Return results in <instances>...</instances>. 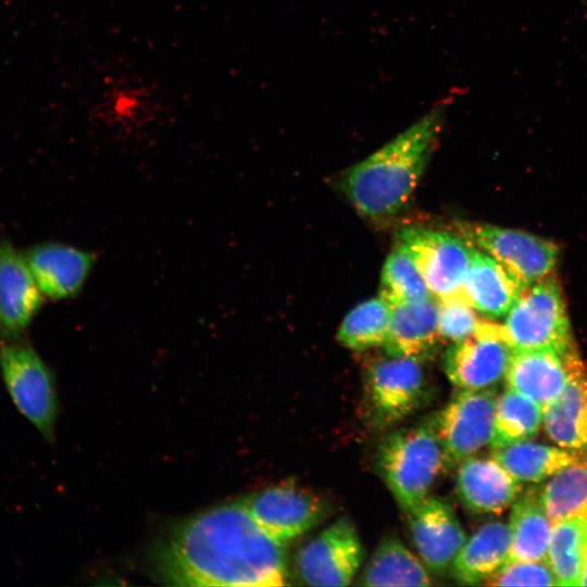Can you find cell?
I'll return each instance as SVG.
<instances>
[{
    "instance_id": "1",
    "label": "cell",
    "mask_w": 587,
    "mask_h": 587,
    "mask_svg": "<svg viewBox=\"0 0 587 587\" xmlns=\"http://www.w3.org/2000/svg\"><path fill=\"white\" fill-rule=\"evenodd\" d=\"M162 578L178 586H283L284 544L240 501L201 511L179 524L158 555Z\"/></svg>"
},
{
    "instance_id": "2",
    "label": "cell",
    "mask_w": 587,
    "mask_h": 587,
    "mask_svg": "<svg viewBox=\"0 0 587 587\" xmlns=\"http://www.w3.org/2000/svg\"><path fill=\"white\" fill-rule=\"evenodd\" d=\"M444 113L435 108L345 172L340 187L359 213L379 218L403 208L438 143Z\"/></svg>"
},
{
    "instance_id": "3",
    "label": "cell",
    "mask_w": 587,
    "mask_h": 587,
    "mask_svg": "<svg viewBox=\"0 0 587 587\" xmlns=\"http://www.w3.org/2000/svg\"><path fill=\"white\" fill-rule=\"evenodd\" d=\"M378 469L404 513L427 498L444 469L442 450L433 416L387 435L379 446Z\"/></svg>"
},
{
    "instance_id": "4",
    "label": "cell",
    "mask_w": 587,
    "mask_h": 587,
    "mask_svg": "<svg viewBox=\"0 0 587 587\" xmlns=\"http://www.w3.org/2000/svg\"><path fill=\"white\" fill-rule=\"evenodd\" d=\"M503 333L513 351L575 348L558 279L549 274L528 285L505 315Z\"/></svg>"
},
{
    "instance_id": "5",
    "label": "cell",
    "mask_w": 587,
    "mask_h": 587,
    "mask_svg": "<svg viewBox=\"0 0 587 587\" xmlns=\"http://www.w3.org/2000/svg\"><path fill=\"white\" fill-rule=\"evenodd\" d=\"M0 374L17 411L53 442L59 400L50 367L22 337L0 340Z\"/></svg>"
},
{
    "instance_id": "6",
    "label": "cell",
    "mask_w": 587,
    "mask_h": 587,
    "mask_svg": "<svg viewBox=\"0 0 587 587\" xmlns=\"http://www.w3.org/2000/svg\"><path fill=\"white\" fill-rule=\"evenodd\" d=\"M494 389H460L433 416L444 469H453L490 442L497 405Z\"/></svg>"
},
{
    "instance_id": "7",
    "label": "cell",
    "mask_w": 587,
    "mask_h": 587,
    "mask_svg": "<svg viewBox=\"0 0 587 587\" xmlns=\"http://www.w3.org/2000/svg\"><path fill=\"white\" fill-rule=\"evenodd\" d=\"M398 243L410 253L437 301L462 295L474 247L464 237L407 227L400 232Z\"/></svg>"
},
{
    "instance_id": "8",
    "label": "cell",
    "mask_w": 587,
    "mask_h": 587,
    "mask_svg": "<svg viewBox=\"0 0 587 587\" xmlns=\"http://www.w3.org/2000/svg\"><path fill=\"white\" fill-rule=\"evenodd\" d=\"M461 236L504 265L527 286L551 274L559 249L536 235L489 224H462Z\"/></svg>"
},
{
    "instance_id": "9",
    "label": "cell",
    "mask_w": 587,
    "mask_h": 587,
    "mask_svg": "<svg viewBox=\"0 0 587 587\" xmlns=\"http://www.w3.org/2000/svg\"><path fill=\"white\" fill-rule=\"evenodd\" d=\"M512 353L502 325L483 320L473 335L450 345L444 370L460 389H487L504 378Z\"/></svg>"
},
{
    "instance_id": "10",
    "label": "cell",
    "mask_w": 587,
    "mask_h": 587,
    "mask_svg": "<svg viewBox=\"0 0 587 587\" xmlns=\"http://www.w3.org/2000/svg\"><path fill=\"white\" fill-rule=\"evenodd\" d=\"M364 382L374 415L387 425L407 417L421 404L426 385L422 360L386 351L369 362Z\"/></svg>"
},
{
    "instance_id": "11",
    "label": "cell",
    "mask_w": 587,
    "mask_h": 587,
    "mask_svg": "<svg viewBox=\"0 0 587 587\" xmlns=\"http://www.w3.org/2000/svg\"><path fill=\"white\" fill-rule=\"evenodd\" d=\"M241 502L255 522L284 545L312 529L326 514L324 500L290 483L257 490Z\"/></svg>"
},
{
    "instance_id": "12",
    "label": "cell",
    "mask_w": 587,
    "mask_h": 587,
    "mask_svg": "<svg viewBox=\"0 0 587 587\" xmlns=\"http://www.w3.org/2000/svg\"><path fill=\"white\" fill-rule=\"evenodd\" d=\"M363 554L355 527L341 517L299 550L296 564L308 585L347 586L359 571Z\"/></svg>"
},
{
    "instance_id": "13",
    "label": "cell",
    "mask_w": 587,
    "mask_h": 587,
    "mask_svg": "<svg viewBox=\"0 0 587 587\" xmlns=\"http://www.w3.org/2000/svg\"><path fill=\"white\" fill-rule=\"evenodd\" d=\"M43 300L24 252L0 240V340L22 338Z\"/></svg>"
},
{
    "instance_id": "14",
    "label": "cell",
    "mask_w": 587,
    "mask_h": 587,
    "mask_svg": "<svg viewBox=\"0 0 587 587\" xmlns=\"http://www.w3.org/2000/svg\"><path fill=\"white\" fill-rule=\"evenodd\" d=\"M414 546L424 565L444 574L466 540L452 509L438 497H427L405 513Z\"/></svg>"
},
{
    "instance_id": "15",
    "label": "cell",
    "mask_w": 587,
    "mask_h": 587,
    "mask_svg": "<svg viewBox=\"0 0 587 587\" xmlns=\"http://www.w3.org/2000/svg\"><path fill=\"white\" fill-rule=\"evenodd\" d=\"M24 254L40 291L53 301L77 296L95 264L91 252L55 241L36 243Z\"/></svg>"
},
{
    "instance_id": "16",
    "label": "cell",
    "mask_w": 587,
    "mask_h": 587,
    "mask_svg": "<svg viewBox=\"0 0 587 587\" xmlns=\"http://www.w3.org/2000/svg\"><path fill=\"white\" fill-rule=\"evenodd\" d=\"M520 491V482L494 457L474 454L459 464L457 492L462 504L474 513L498 514Z\"/></svg>"
},
{
    "instance_id": "17",
    "label": "cell",
    "mask_w": 587,
    "mask_h": 587,
    "mask_svg": "<svg viewBox=\"0 0 587 587\" xmlns=\"http://www.w3.org/2000/svg\"><path fill=\"white\" fill-rule=\"evenodd\" d=\"M542 422L558 446L577 452L587 450V370L577 352L571 358L562 392L542 408Z\"/></svg>"
},
{
    "instance_id": "18",
    "label": "cell",
    "mask_w": 587,
    "mask_h": 587,
    "mask_svg": "<svg viewBox=\"0 0 587 587\" xmlns=\"http://www.w3.org/2000/svg\"><path fill=\"white\" fill-rule=\"evenodd\" d=\"M574 353L575 348L565 353L552 350L513 351L504 374L507 385L545 408L565 387Z\"/></svg>"
},
{
    "instance_id": "19",
    "label": "cell",
    "mask_w": 587,
    "mask_h": 587,
    "mask_svg": "<svg viewBox=\"0 0 587 587\" xmlns=\"http://www.w3.org/2000/svg\"><path fill=\"white\" fill-rule=\"evenodd\" d=\"M526 287L499 261L473 247L462 295L477 312L488 320L505 316Z\"/></svg>"
},
{
    "instance_id": "20",
    "label": "cell",
    "mask_w": 587,
    "mask_h": 587,
    "mask_svg": "<svg viewBox=\"0 0 587 587\" xmlns=\"http://www.w3.org/2000/svg\"><path fill=\"white\" fill-rule=\"evenodd\" d=\"M440 340L435 298L392 307L383 345L386 352L424 361L434 353Z\"/></svg>"
},
{
    "instance_id": "21",
    "label": "cell",
    "mask_w": 587,
    "mask_h": 587,
    "mask_svg": "<svg viewBox=\"0 0 587 587\" xmlns=\"http://www.w3.org/2000/svg\"><path fill=\"white\" fill-rule=\"evenodd\" d=\"M510 549L509 525L487 523L466 538L450 567L452 576L465 585L485 584L509 560Z\"/></svg>"
},
{
    "instance_id": "22",
    "label": "cell",
    "mask_w": 587,
    "mask_h": 587,
    "mask_svg": "<svg viewBox=\"0 0 587 587\" xmlns=\"http://www.w3.org/2000/svg\"><path fill=\"white\" fill-rule=\"evenodd\" d=\"M509 527V560L547 561L552 521L542 507L539 494L530 491L514 502Z\"/></svg>"
},
{
    "instance_id": "23",
    "label": "cell",
    "mask_w": 587,
    "mask_h": 587,
    "mask_svg": "<svg viewBox=\"0 0 587 587\" xmlns=\"http://www.w3.org/2000/svg\"><path fill=\"white\" fill-rule=\"evenodd\" d=\"M359 584L364 586H429L426 566L398 539L385 538L373 552Z\"/></svg>"
},
{
    "instance_id": "24",
    "label": "cell",
    "mask_w": 587,
    "mask_h": 587,
    "mask_svg": "<svg viewBox=\"0 0 587 587\" xmlns=\"http://www.w3.org/2000/svg\"><path fill=\"white\" fill-rule=\"evenodd\" d=\"M492 457L519 482L538 483L572 463L577 451L528 440L494 449Z\"/></svg>"
},
{
    "instance_id": "25",
    "label": "cell",
    "mask_w": 587,
    "mask_h": 587,
    "mask_svg": "<svg viewBox=\"0 0 587 587\" xmlns=\"http://www.w3.org/2000/svg\"><path fill=\"white\" fill-rule=\"evenodd\" d=\"M587 561V520L570 517L552 523L547 562L558 586H579Z\"/></svg>"
},
{
    "instance_id": "26",
    "label": "cell",
    "mask_w": 587,
    "mask_h": 587,
    "mask_svg": "<svg viewBox=\"0 0 587 587\" xmlns=\"http://www.w3.org/2000/svg\"><path fill=\"white\" fill-rule=\"evenodd\" d=\"M539 495L552 523L575 516L587 520V455L578 454L555 473Z\"/></svg>"
},
{
    "instance_id": "27",
    "label": "cell",
    "mask_w": 587,
    "mask_h": 587,
    "mask_svg": "<svg viewBox=\"0 0 587 587\" xmlns=\"http://www.w3.org/2000/svg\"><path fill=\"white\" fill-rule=\"evenodd\" d=\"M542 422V407L508 388L497 400L490 447L499 449L534 437Z\"/></svg>"
},
{
    "instance_id": "28",
    "label": "cell",
    "mask_w": 587,
    "mask_h": 587,
    "mask_svg": "<svg viewBox=\"0 0 587 587\" xmlns=\"http://www.w3.org/2000/svg\"><path fill=\"white\" fill-rule=\"evenodd\" d=\"M391 312L392 305L380 296L366 300L346 315L338 329L337 339L342 346L355 351L383 346Z\"/></svg>"
},
{
    "instance_id": "29",
    "label": "cell",
    "mask_w": 587,
    "mask_h": 587,
    "mask_svg": "<svg viewBox=\"0 0 587 587\" xmlns=\"http://www.w3.org/2000/svg\"><path fill=\"white\" fill-rule=\"evenodd\" d=\"M379 296L392 307L434 298L412 257L400 243L383 266Z\"/></svg>"
},
{
    "instance_id": "30",
    "label": "cell",
    "mask_w": 587,
    "mask_h": 587,
    "mask_svg": "<svg viewBox=\"0 0 587 587\" xmlns=\"http://www.w3.org/2000/svg\"><path fill=\"white\" fill-rule=\"evenodd\" d=\"M438 329L441 339L451 342L473 335L483 320L463 295L437 301Z\"/></svg>"
},
{
    "instance_id": "31",
    "label": "cell",
    "mask_w": 587,
    "mask_h": 587,
    "mask_svg": "<svg viewBox=\"0 0 587 587\" xmlns=\"http://www.w3.org/2000/svg\"><path fill=\"white\" fill-rule=\"evenodd\" d=\"M485 585L558 586V583L546 560H509L485 582Z\"/></svg>"
},
{
    "instance_id": "32",
    "label": "cell",
    "mask_w": 587,
    "mask_h": 587,
    "mask_svg": "<svg viewBox=\"0 0 587 587\" xmlns=\"http://www.w3.org/2000/svg\"><path fill=\"white\" fill-rule=\"evenodd\" d=\"M579 586H587V561L585 563Z\"/></svg>"
}]
</instances>
